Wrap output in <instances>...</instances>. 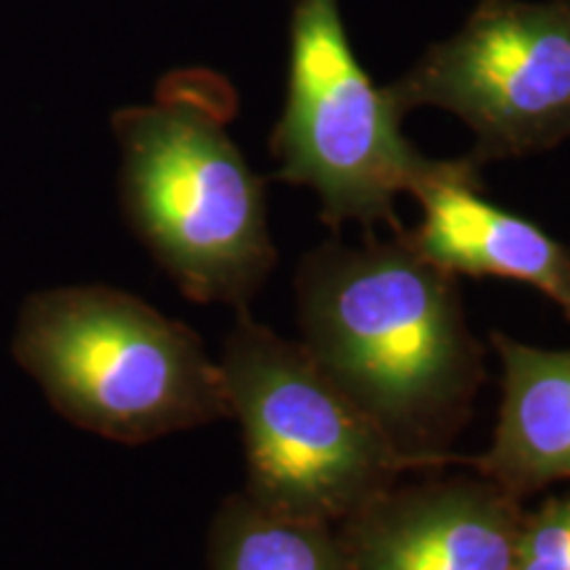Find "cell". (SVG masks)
Returning <instances> with one entry per match:
<instances>
[{
  "instance_id": "cell-3",
  "label": "cell",
  "mask_w": 570,
  "mask_h": 570,
  "mask_svg": "<svg viewBox=\"0 0 570 570\" xmlns=\"http://www.w3.org/2000/svg\"><path fill=\"white\" fill-rule=\"evenodd\" d=\"M13 356L69 423L146 444L230 417L219 362L198 333L109 285H67L21 304Z\"/></svg>"
},
{
  "instance_id": "cell-2",
  "label": "cell",
  "mask_w": 570,
  "mask_h": 570,
  "mask_svg": "<svg viewBox=\"0 0 570 570\" xmlns=\"http://www.w3.org/2000/svg\"><path fill=\"white\" fill-rule=\"evenodd\" d=\"M235 96L209 71H177L154 104L111 117L127 223L185 296L244 309L277 252L262 177L227 132Z\"/></svg>"
},
{
  "instance_id": "cell-6",
  "label": "cell",
  "mask_w": 570,
  "mask_h": 570,
  "mask_svg": "<svg viewBox=\"0 0 570 570\" xmlns=\"http://www.w3.org/2000/svg\"><path fill=\"white\" fill-rule=\"evenodd\" d=\"M389 90L462 119L481 164L550 151L570 138V0H481Z\"/></svg>"
},
{
  "instance_id": "cell-8",
  "label": "cell",
  "mask_w": 570,
  "mask_h": 570,
  "mask_svg": "<svg viewBox=\"0 0 570 570\" xmlns=\"http://www.w3.org/2000/svg\"><path fill=\"white\" fill-rule=\"evenodd\" d=\"M475 156L431 159L412 183L420 223L402 230L423 256L460 277H504L537 288L570 323V248L544 227L489 202Z\"/></svg>"
},
{
  "instance_id": "cell-7",
  "label": "cell",
  "mask_w": 570,
  "mask_h": 570,
  "mask_svg": "<svg viewBox=\"0 0 570 570\" xmlns=\"http://www.w3.org/2000/svg\"><path fill=\"white\" fill-rule=\"evenodd\" d=\"M523 515L475 473L396 483L336 529L352 570H512Z\"/></svg>"
},
{
  "instance_id": "cell-4",
  "label": "cell",
  "mask_w": 570,
  "mask_h": 570,
  "mask_svg": "<svg viewBox=\"0 0 570 570\" xmlns=\"http://www.w3.org/2000/svg\"><path fill=\"white\" fill-rule=\"evenodd\" d=\"M219 373L244 436V491L265 508L338 525L420 470L302 344L256 323L246 306Z\"/></svg>"
},
{
  "instance_id": "cell-10",
  "label": "cell",
  "mask_w": 570,
  "mask_h": 570,
  "mask_svg": "<svg viewBox=\"0 0 570 570\" xmlns=\"http://www.w3.org/2000/svg\"><path fill=\"white\" fill-rule=\"evenodd\" d=\"M209 570H352L333 523L225 497L209 525Z\"/></svg>"
},
{
  "instance_id": "cell-1",
  "label": "cell",
  "mask_w": 570,
  "mask_h": 570,
  "mask_svg": "<svg viewBox=\"0 0 570 570\" xmlns=\"http://www.w3.org/2000/svg\"><path fill=\"white\" fill-rule=\"evenodd\" d=\"M302 346L420 470L460 465L454 439L473 415L483 346L458 277L391 240L312 248L296 269Z\"/></svg>"
},
{
  "instance_id": "cell-11",
  "label": "cell",
  "mask_w": 570,
  "mask_h": 570,
  "mask_svg": "<svg viewBox=\"0 0 570 570\" xmlns=\"http://www.w3.org/2000/svg\"><path fill=\"white\" fill-rule=\"evenodd\" d=\"M512 570H570V494L525 510Z\"/></svg>"
},
{
  "instance_id": "cell-9",
  "label": "cell",
  "mask_w": 570,
  "mask_h": 570,
  "mask_svg": "<svg viewBox=\"0 0 570 570\" xmlns=\"http://www.w3.org/2000/svg\"><path fill=\"white\" fill-rule=\"evenodd\" d=\"M502 362V404L487 452L460 465L508 494H529L570 481V348H541L491 333Z\"/></svg>"
},
{
  "instance_id": "cell-5",
  "label": "cell",
  "mask_w": 570,
  "mask_h": 570,
  "mask_svg": "<svg viewBox=\"0 0 570 570\" xmlns=\"http://www.w3.org/2000/svg\"><path fill=\"white\" fill-rule=\"evenodd\" d=\"M404 111L356 61L341 0H296L291 11L288 92L277 119L275 177L309 188L333 230L396 219V198L431 164L402 132Z\"/></svg>"
}]
</instances>
